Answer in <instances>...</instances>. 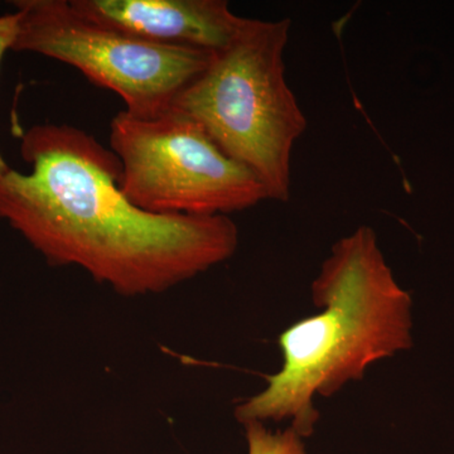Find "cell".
Instances as JSON below:
<instances>
[{
	"mask_svg": "<svg viewBox=\"0 0 454 454\" xmlns=\"http://www.w3.org/2000/svg\"><path fill=\"white\" fill-rule=\"evenodd\" d=\"M31 173L0 175V220L52 267L82 269L122 297L160 294L226 262L239 230L225 215H157L122 193L112 149L79 128L40 124L20 138Z\"/></svg>",
	"mask_w": 454,
	"mask_h": 454,
	"instance_id": "obj_1",
	"label": "cell"
},
{
	"mask_svg": "<svg viewBox=\"0 0 454 454\" xmlns=\"http://www.w3.org/2000/svg\"><path fill=\"white\" fill-rule=\"evenodd\" d=\"M312 300L321 312L280 334L283 365L264 390L236 406L241 424L291 420L309 437L319 418L317 395H334L372 364L411 348V294L396 283L372 227L333 245Z\"/></svg>",
	"mask_w": 454,
	"mask_h": 454,
	"instance_id": "obj_2",
	"label": "cell"
},
{
	"mask_svg": "<svg viewBox=\"0 0 454 454\" xmlns=\"http://www.w3.org/2000/svg\"><path fill=\"white\" fill-rule=\"evenodd\" d=\"M292 22L247 18L225 50L170 109L184 114L223 153L252 170L268 200L291 197L292 154L307 119L286 77Z\"/></svg>",
	"mask_w": 454,
	"mask_h": 454,
	"instance_id": "obj_3",
	"label": "cell"
},
{
	"mask_svg": "<svg viewBox=\"0 0 454 454\" xmlns=\"http://www.w3.org/2000/svg\"><path fill=\"white\" fill-rule=\"evenodd\" d=\"M109 140L121 164L122 193L151 214L229 216L268 200L252 170L177 110L149 119L122 110Z\"/></svg>",
	"mask_w": 454,
	"mask_h": 454,
	"instance_id": "obj_4",
	"label": "cell"
},
{
	"mask_svg": "<svg viewBox=\"0 0 454 454\" xmlns=\"http://www.w3.org/2000/svg\"><path fill=\"white\" fill-rule=\"evenodd\" d=\"M12 51L32 52L82 71L124 100L125 112L155 118L210 65L214 52L143 40L88 20L68 0H17Z\"/></svg>",
	"mask_w": 454,
	"mask_h": 454,
	"instance_id": "obj_5",
	"label": "cell"
},
{
	"mask_svg": "<svg viewBox=\"0 0 454 454\" xmlns=\"http://www.w3.org/2000/svg\"><path fill=\"white\" fill-rule=\"evenodd\" d=\"M98 25L168 46L219 52L247 18L236 16L225 0H68Z\"/></svg>",
	"mask_w": 454,
	"mask_h": 454,
	"instance_id": "obj_6",
	"label": "cell"
},
{
	"mask_svg": "<svg viewBox=\"0 0 454 454\" xmlns=\"http://www.w3.org/2000/svg\"><path fill=\"white\" fill-rule=\"evenodd\" d=\"M249 454H306L301 437L292 427L283 432H270L264 423L244 424Z\"/></svg>",
	"mask_w": 454,
	"mask_h": 454,
	"instance_id": "obj_7",
	"label": "cell"
},
{
	"mask_svg": "<svg viewBox=\"0 0 454 454\" xmlns=\"http://www.w3.org/2000/svg\"><path fill=\"white\" fill-rule=\"evenodd\" d=\"M18 18L17 12L14 13L3 14L0 16V65H2L3 57L7 51L12 50L18 35ZM11 168L5 162L2 153H0V175L7 172Z\"/></svg>",
	"mask_w": 454,
	"mask_h": 454,
	"instance_id": "obj_8",
	"label": "cell"
}]
</instances>
